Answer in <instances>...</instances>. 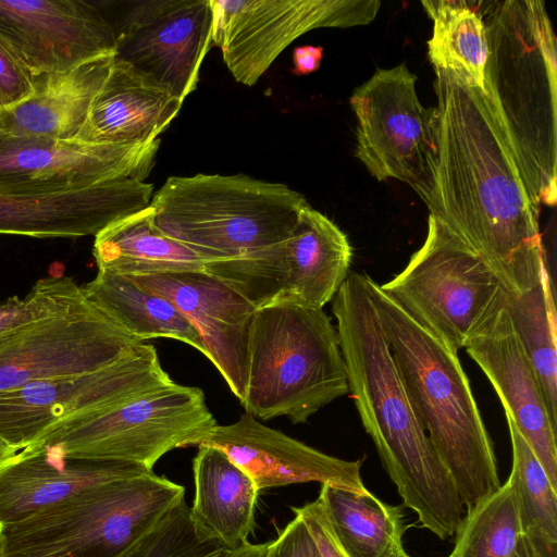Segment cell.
<instances>
[{
	"mask_svg": "<svg viewBox=\"0 0 557 557\" xmlns=\"http://www.w3.org/2000/svg\"><path fill=\"white\" fill-rule=\"evenodd\" d=\"M438 160L430 214L493 270L509 295L546 267L533 201L494 108L470 77L436 70Z\"/></svg>",
	"mask_w": 557,
	"mask_h": 557,
	"instance_id": "cell-1",
	"label": "cell"
},
{
	"mask_svg": "<svg viewBox=\"0 0 557 557\" xmlns=\"http://www.w3.org/2000/svg\"><path fill=\"white\" fill-rule=\"evenodd\" d=\"M367 278L349 272L332 300L349 393L403 505L422 528L447 540L466 509L408 398Z\"/></svg>",
	"mask_w": 557,
	"mask_h": 557,
	"instance_id": "cell-2",
	"label": "cell"
},
{
	"mask_svg": "<svg viewBox=\"0 0 557 557\" xmlns=\"http://www.w3.org/2000/svg\"><path fill=\"white\" fill-rule=\"evenodd\" d=\"M488 57L484 90L529 194L541 208L557 200V50L545 3L480 1Z\"/></svg>",
	"mask_w": 557,
	"mask_h": 557,
	"instance_id": "cell-3",
	"label": "cell"
},
{
	"mask_svg": "<svg viewBox=\"0 0 557 557\" xmlns=\"http://www.w3.org/2000/svg\"><path fill=\"white\" fill-rule=\"evenodd\" d=\"M367 284L412 408L468 510L502 484L493 443L458 352L416 322L369 275Z\"/></svg>",
	"mask_w": 557,
	"mask_h": 557,
	"instance_id": "cell-4",
	"label": "cell"
},
{
	"mask_svg": "<svg viewBox=\"0 0 557 557\" xmlns=\"http://www.w3.org/2000/svg\"><path fill=\"white\" fill-rule=\"evenodd\" d=\"M348 393L337 331L323 308L293 300L257 308L240 403L246 412L304 423Z\"/></svg>",
	"mask_w": 557,
	"mask_h": 557,
	"instance_id": "cell-5",
	"label": "cell"
},
{
	"mask_svg": "<svg viewBox=\"0 0 557 557\" xmlns=\"http://www.w3.org/2000/svg\"><path fill=\"white\" fill-rule=\"evenodd\" d=\"M307 205L285 184L244 174L172 176L150 202L156 225L207 261L285 240Z\"/></svg>",
	"mask_w": 557,
	"mask_h": 557,
	"instance_id": "cell-6",
	"label": "cell"
},
{
	"mask_svg": "<svg viewBox=\"0 0 557 557\" xmlns=\"http://www.w3.org/2000/svg\"><path fill=\"white\" fill-rule=\"evenodd\" d=\"M185 499L154 472L100 484L0 529V557H124Z\"/></svg>",
	"mask_w": 557,
	"mask_h": 557,
	"instance_id": "cell-7",
	"label": "cell"
},
{
	"mask_svg": "<svg viewBox=\"0 0 557 557\" xmlns=\"http://www.w3.org/2000/svg\"><path fill=\"white\" fill-rule=\"evenodd\" d=\"M218 425L198 387L172 383L61 421L30 446L70 457L138 463L149 470L175 448L198 447Z\"/></svg>",
	"mask_w": 557,
	"mask_h": 557,
	"instance_id": "cell-8",
	"label": "cell"
},
{
	"mask_svg": "<svg viewBox=\"0 0 557 557\" xmlns=\"http://www.w3.org/2000/svg\"><path fill=\"white\" fill-rule=\"evenodd\" d=\"M379 286L457 352L509 297L485 261L431 214L422 246L403 271Z\"/></svg>",
	"mask_w": 557,
	"mask_h": 557,
	"instance_id": "cell-9",
	"label": "cell"
},
{
	"mask_svg": "<svg viewBox=\"0 0 557 557\" xmlns=\"http://www.w3.org/2000/svg\"><path fill=\"white\" fill-rule=\"evenodd\" d=\"M417 75L405 63L379 69L350 99L357 117L355 156L377 181L408 184L434 205L438 160V117L416 91Z\"/></svg>",
	"mask_w": 557,
	"mask_h": 557,
	"instance_id": "cell-10",
	"label": "cell"
},
{
	"mask_svg": "<svg viewBox=\"0 0 557 557\" xmlns=\"http://www.w3.org/2000/svg\"><path fill=\"white\" fill-rule=\"evenodd\" d=\"M351 260L347 235L307 205L285 240L235 258L207 261L205 270L256 309L285 300L323 308L347 278Z\"/></svg>",
	"mask_w": 557,
	"mask_h": 557,
	"instance_id": "cell-11",
	"label": "cell"
},
{
	"mask_svg": "<svg viewBox=\"0 0 557 557\" xmlns=\"http://www.w3.org/2000/svg\"><path fill=\"white\" fill-rule=\"evenodd\" d=\"M172 383L154 346L141 343L104 368L0 392V440L21 450L65 419Z\"/></svg>",
	"mask_w": 557,
	"mask_h": 557,
	"instance_id": "cell-12",
	"label": "cell"
},
{
	"mask_svg": "<svg viewBox=\"0 0 557 557\" xmlns=\"http://www.w3.org/2000/svg\"><path fill=\"white\" fill-rule=\"evenodd\" d=\"M212 42L233 77L255 85L296 38L320 27L371 23L379 0H211Z\"/></svg>",
	"mask_w": 557,
	"mask_h": 557,
	"instance_id": "cell-13",
	"label": "cell"
},
{
	"mask_svg": "<svg viewBox=\"0 0 557 557\" xmlns=\"http://www.w3.org/2000/svg\"><path fill=\"white\" fill-rule=\"evenodd\" d=\"M141 343L88 300L0 335V392L104 368Z\"/></svg>",
	"mask_w": 557,
	"mask_h": 557,
	"instance_id": "cell-14",
	"label": "cell"
},
{
	"mask_svg": "<svg viewBox=\"0 0 557 557\" xmlns=\"http://www.w3.org/2000/svg\"><path fill=\"white\" fill-rule=\"evenodd\" d=\"M159 145V138L150 144H99L0 133V193L64 190L119 178L145 182Z\"/></svg>",
	"mask_w": 557,
	"mask_h": 557,
	"instance_id": "cell-15",
	"label": "cell"
},
{
	"mask_svg": "<svg viewBox=\"0 0 557 557\" xmlns=\"http://www.w3.org/2000/svg\"><path fill=\"white\" fill-rule=\"evenodd\" d=\"M213 20L211 0L140 2L115 30V59L184 101L196 89L213 44Z\"/></svg>",
	"mask_w": 557,
	"mask_h": 557,
	"instance_id": "cell-16",
	"label": "cell"
},
{
	"mask_svg": "<svg viewBox=\"0 0 557 557\" xmlns=\"http://www.w3.org/2000/svg\"><path fill=\"white\" fill-rule=\"evenodd\" d=\"M0 36L34 76L116 51L114 27L85 0H0Z\"/></svg>",
	"mask_w": 557,
	"mask_h": 557,
	"instance_id": "cell-17",
	"label": "cell"
},
{
	"mask_svg": "<svg viewBox=\"0 0 557 557\" xmlns=\"http://www.w3.org/2000/svg\"><path fill=\"white\" fill-rule=\"evenodd\" d=\"M127 277L174 305L198 332L206 357L242 403L247 382L249 333L257 309L206 270Z\"/></svg>",
	"mask_w": 557,
	"mask_h": 557,
	"instance_id": "cell-18",
	"label": "cell"
},
{
	"mask_svg": "<svg viewBox=\"0 0 557 557\" xmlns=\"http://www.w3.org/2000/svg\"><path fill=\"white\" fill-rule=\"evenodd\" d=\"M153 186L135 178L52 191L0 193V234L36 238L96 236L150 206Z\"/></svg>",
	"mask_w": 557,
	"mask_h": 557,
	"instance_id": "cell-19",
	"label": "cell"
},
{
	"mask_svg": "<svg viewBox=\"0 0 557 557\" xmlns=\"http://www.w3.org/2000/svg\"><path fill=\"white\" fill-rule=\"evenodd\" d=\"M224 451L255 482L258 490L319 482L364 493L361 460L324 454L245 412L237 421L216 425L198 445Z\"/></svg>",
	"mask_w": 557,
	"mask_h": 557,
	"instance_id": "cell-20",
	"label": "cell"
},
{
	"mask_svg": "<svg viewBox=\"0 0 557 557\" xmlns=\"http://www.w3.org/2000/svg\"><path fill=\"white\" fill-rule=\"evenodd\" d=\"M507 414L557 490V426L552 422L536 374L512 326L507 305L467 344Z\"/></svg>",
	"mask_w": 557,
	"mask_h": 557,
	"instance_id": "cell-21",
	"label": "cell"
},
{
	"mask_svg": "<svg viewBox=\"0 0 557 557\" xmlns=\"http://www.w3.org/2000/svg\"><path fill=\"white\" fill-rule=\"evenodd\" d=\"M153 472L125 461L70 457L28 446L0 466V529L90 487Z\"/></svg>",
	"mask_w": 557,
	"mask_h": 557,
	"instance_id": "cell-22",
	"label": "cell"
},
{
	"mask_svg": "<svg viewBox=\"0 0 557 557\" xmlns=\"http://www.w3.org/2000/svg\"><path fill=\"white\" fill-rule=\"evenodd\" d=\"M183 100L127 62L115 59L76 139L150 144L178 114Z\"/></svg>",
	"mask_w": 557,
	"mask_h": 557,
	"instance_id": "cell-23",
	"label": "cell"
},
{
	"mask_svg": "<svg viewBox=\"0 0 557 557\" xmlns=\"http://www.w3.org/2000/svg\"><path fill=\"white\" fill-rule=\"evenodd\" d=\"M115 55H103L59 73L35 76V90L0 109V133L16 137L76 139Z\"/></svg>",
	"mask_w": 557,
	"mask_h": 557,
	"instance_id": "cell-24",
	"label": "cell"
},
{
	"mask_svg": "<svg viewBox=\"0 0 557 557\" xmlns=\"http://www.w3.org/2000/svg\"><path fill=\"white\" fill-rule=\"evenodd\" d=\"M193 460L195 525L230 550L249 544L259 490L221 449L202 445Z\"/></svg>",
	"mask_w": 557,
	"mask_h": 557,
	"instance_id": "cell-25",
	"label": "cell"
},
{
	"mask_svg": "<svg viewBox=\"0 0 557 557\" xmlns=\"http://www.w3.org/2000/svg\"><path fill=\"white\" fill-rule=\"evenodd\" d=\"M92 253L98 270L126 276L199 271L207 263L156 225L150 206L98 233Z\"/></svg>",
	"mask_w": 557,
	"mask_h": 557,
	"instance_id": "cell-26",
	"label": "cell"
},
{
	"mask_svg": "<svg viewBox=\"0 0 557 557\" xmlns=\"http://www.w3.org/2000/svg\"><path fill=\"white\" fill-rule=\"evenodd\" d=\"M82 287L94 306L140 342L173 338L207 355L198 332L174 305L138 286L129 277L98 270L96 277Z\"/></svg>",
	"mask_w": 557,
	"mask_h": 557,
	"instance_id": "cell-27",
	"label": "cell"
},
{
	"mask_svg": "<svg viewBox=\"0 0 557 557\" xmlns=\"http://www.w3.org/2000/svg\"><path fill=\"white\" fill-rule=\"evenodd\" d=\"M320 500L348 557H409L404 548L403 506L388 505L369 491L322 485Z\"/></svg>",
	"mask_w": 557,
	"mask_h": 557,
	"instance_id": "cell-28",
	"label": "cell"
},
{
	"mask_svg": "<svg viewBox=\"0 0 557 557\" xmlns=\"http://www.w3.org/2000/svg\"><path fill=\"white\" fill-rule=\"evenodd\" d=\"M421 4L433 22L428 57L434 71H456L484 89L488 46L480 1L424 0Z\"/></svg>",
	"mask_w": 557,
	"mask_h": 557,
	"instance_id": "cell-29",
	"label": "cell"
},
{
	"mask_svg": "<svg viewBox=\"0 0 557 557\" xmlns=\"http://www.w3.org/2000/svg\"><path fill=\"white\" fill-rule=\"evenodd\" d=\"M507 310L539 380L549 418L557 426L556 309L547 267L531 289L509 295Z\"/></svg>",
	"mask_w": 557,
	"mask_h": 557,
	"instance_id": "cell-30",
	"label": "cell"
},
{
	"mask_svg": "<svg viewBox=\"0 0 557 557\" xmlns=\"http://www.w3.org/2000/svg\"><path fill=\"white\" fill-rule=\"evenodd\" d=\"M448 557H512L523 536L516 497L507 480L466 510Z\"/></svg>",
	"mask_w": 557,
	"mask_h": 557,
	"instance_id": "cell-31",
	"label": "cell"
},
{
	"mask_svg": "<svg viewBox=\"0 0 557 557\" xmlns=\"http://www.w3.org/2000/svg\"><path fill=\"white\" fill-rule=\"evenodd\" d=\"M505 418L512 449L508 481L513 490L523 534H539L557 541V490L512 420L507 414Z\"/></svg>",
	"mask_w": 557,
	"mask_h": 557,
	"instance_id": "cell-32",
	"label": "cell"
},
{
	"mask_svg": "<svg viewBox=\"0 0 557 557\" xmlns=\"http://www.w3.org/2000/svg\"><path fill=\"white\" fill-rule=\"evenodd\" d=\"M231 552L195 525L184 499L124 557H228Z\"/></svg>",
	"mask_w": 557,
	"mask_h": 557,
	"instance_id": "cell-33",
	"label": "cell"
},
{
	"mask_svg": "<svg viewBox=\"0 0 557 557\" xmlns=\"http://www.w3.org/2000/svg\"><path fill=\"white\" fill-rule=\"evenodd\" d=\"M88 301L83 287L69 276H47L25 297L0 304V335L25 324L70 312Z\"/></svg>",
	"mask_w": 557,
	"mask_h": 557,
	"instance_id": "cell-34",
	"label": "cell"
},
{
	"mask_svg": "<svg viewBox=\"0 0 557 557\" xmlns=\"http://www.w3.org/2000/svg\"><path fill=\"white\" fill-rule=\"evenodd\" d=\"M35 90V76L0 36V109L12 108Z\"/></svg>",
	"mask_w": 557,
	"mask_h": 557,
	"instance_id": "cell-35",
	"label": "cell"
},
{
	"mask_svg": "<svg viewBox=\"0 0 557 557\" xmlns=\"http://www.w3.org/2000/svg\"><path fill=\"white\" fill-rule=\"evenodd\" d=\"M265 557H322L306 524L297 515L268 543Z\"/></svg>",
	"mask_w": 557,
	"mask_h": 557,
	"instance_id": "cell-36",
	"label": "cell"
},
{
	"mask_svg": "<svg viewBox=\"0 0 557 557\" xmlns=\"http://www.w3.org/2000/svg\"><path fill=\"white\" fill-rule=\"evenodd\" d=\"M292 510L306 524L322 557H348L338 543L318 498L301 507H292Z\"/></svg>",
	"mask_w": 557,
	"mask_h": 557,
	"instance_id": "cell-37",
	"label": "cell"
},
{
	"mask_svg": "<svg viewBox=\"0 0 557 557\" xmlns=\"http://www.w3.org/2000/svg\"><path fill=\"white\" fill-rule=\"evenodd\" d=\"M323 60V47L299 46L293 51V70L296 75H308L319 70Z\"/></svg>",
	"mask_w": 557,
	"mask_h": 557,
	"instance_id": "cell-38",
	"label": "cell"
},
{
	"mask_svg": "<svg viewBox=\"0 0 557 557\" xmlns=\"http://www.w3.org/2000/svg\"><path fill=\"white\" fill-rule=\"evenodd\" d=\"M530 557H557V541L539 534L525 535Z\"/></svg>",
	"mask_w": 557,
	"mask_h": 557,
	"instance_id": "cell-39",
	"label": "cell"
},
{
	"mask_svg": "<svg viewBox=\"0 0 557 557\" xmlns=\"http://www.w3.org/2000/svg\"><path fill=\"white\" fill-rule=\"evenodd\" d=\"M268 543L265 544H247L240 548L232 550L228 557H265Z\"/></svg>",
	"mask_w": 557,
	"mask_h": 557,
	"instance_id": "cell-40",
	"label": "cell"
},
{
	"mask_svg": "<svg viewBox=\"0 0 557 557\" xmlns=\"http://www.w3.org/2000/svg\"><path fill=\"white\" fill-rule=\"evenodd\" d=\"M16 451L18 450L9 446L8 444L0 440V466L10 457H12Z\"/></svg>",
	"mask_w": 557,
	"mask_h": 557,
	"instance_id": "cell-41",
	"label": "cell"
},
{
	"mask_svg": "<svg viewBox=\"0 0 557 557\" xmlns=\"http://www.w3.org/2000/svg\"><path fill=\"white\" fill-rule=\"evenodd\" d=\"M512 557H530L527 539L523 534Z\"/></svg>",
	"mask_w": 557,
	"mask_h": 557,
	"instance_id": "cell-42",
	"label": "cell"
},
{
	"mask_svg": "<svg viewBox=\"0 0 557 557\" xmlns=\"http://www.w3.org/2000/svg\"><path fill=\"white\" fill-rule=\"evenodd\" d=\"M409 557H411V556H409Z\"/></svg>",
	"mask_w": 557,
	"mask_h": 557,
	"instance_id": "cell-43",
	"label": "cell"
}]
</instances>
